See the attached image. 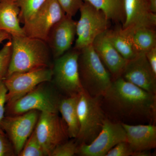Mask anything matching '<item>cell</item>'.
<instances>
[{
	"instance_id": "cell-2",
	"label": "cell",
	"mask_w": 156,
	"mask_h": 156,
	"mask_svg": "<svg viewBox=\"0 0 156 156\" xmlns=\"http://www.w3.org/2000/svg\"><path fill=\"white\" fill-rule=\"evenodd\" d=\"M11 40L12 55L6 77L15 73L50 67L52 54L47 42L25 35L11 37Z\"/></svg>"
},
{
	"instance_id": "cell-27",
	"label": "cell",
	"mask_w": 156,
	"mask_h": 156,
	"mask_svg": "<svg viewBox=\"0 0 156 156\" xmlns=\"http://www.w3.org/2000/svg\"><path fill=\"white\" fill-rule=\"evenodd\" d=\"M64 11L66 15L73 17L83 5V0H56Z\"/></svg>"
},
{
	"instance_id": "cell-15",
	"label": "cell",
	"mask_w": 156,
	"mask_h": 156,
	"mask_svg": "<svg viewBox=\"0 0 156 156\" xmlns=\"http://www.w3.org/2000/svg\"><path fill=\"white\" fill-rule=\"evenodd\" d=\"M107 30L95 38L92 46L110 74L113 81L121 77L128 60L123 58L112 44Z\"/></svg>"
},
{
	"instance_id": "cell-11",
	"label": "cell",
	"mask_w": 156,
	"mask_h": 156,
	"mask_svg": "<svg viewBox=\"0 0 156 156\" xmlns=\"http://www.w3.org/2000/svg\"><path fill=\"white\" fill-rule=\"evenodd\" d=\"M37 111L33 110L22 114L4 117L0 128L9 136L15 152L19 154L30 136L38 120Z\"/></svg>"
},
{
	"instance_id": "cell-1",
	"label": "cell",
	"mask_w": 156,
	"mask_h": 156,
	"mask_svg": "<svg viewBox=\"0 0 156 156\" xmlns=\"http://www.w3.org/2000/svg\"><path fill=\"white\" fill-rule=\"evenodd\" d=\"M99 98L107 118L112 122L128 125L156 124V95L122 77L113 80Z\"/></svg>"
},
{
	"instance_id": "cell-21",
	"label": "cell",
	"mask_w": 156,
	"mask_h": 156,
	"mask_svg": "<svg viewBox=\"0 0 156 156\" xmlns=\"http://www.w3.org/2000/svg\"><path fill=\"white\" fill-rule=\"evenodd\" d=\"M124 30L129 34L138 53H146L156 47V28L141 27Z\"/></svg>"
},
{
	"instance_id": "cell-6",
	"label": "cell",
	"mask_w": 156,
	"mask_h": 156,
	"mask_svg": "<svg viewBox=\"0 0 156 156\" xmlns=\"http://www.w3.org/2000/svg\"><path fill=\"white\" fill-rule=\"evenodd\" d=\"M80 50H69L56 58L53 69L57 87L67 96L79 95L83 91L79 75Z\"/></svg>"
},
{
	"instance_id": "cell-22",
	"label": "cell",
	"mask_w": 156,
	"mask_h": 156,
	"mask_svg": "<svg viewBox=\"0 0 156 156\" xmlns=\"http://www.w3.org/2000/svg\"><path fill=\"white\" fill-rule=\"evenodd\" d=\"M100 10L108 19L114 22L124 23L125 20L124 0H83Z\"/></svg>"
},
{
	"instance_id": "cell-7",
	"label": "cell",
	"mask_w": 156,
	"mask_h": 156,
	"mask_svg": "<svg viewBox=\"0 0 156 156\" xmlns=\"http://www.w3.org/2000/svg\"><path fill=\"white\" fill-rule=\"evenodd\" d=\"M66 15L56 0H46L33 17L23 24L25 35L46 42L53 26Z\"/></svg>"
},
{
	"instance_id": "cell-34",
	"label": "cell",
	"mask_w": 156,
	"mask_h": 156,
	"mask_svg": "<svg viewBox=\"0 0 156 156\" xmlns=\"http://www.w3.org/2000/svg\"><path fill=\"white\" fill-rule=\"evenodd\" d=\"M150 7L152 11L154 13H156V0H150Z\"/></svg>"
},
{
	"instance_id": "cell-9",
	"label": "cell",
	"mask_w": 156,
	"mask_h": 156,
	"mask_svg": "<svg viewBox=\"0 0 156 156\" xmlns=\"http://www.w3.org/2000/svg\"><path fill=\"white\" fill-rule=\"evenodd\" d=\"M53 76V69L45 67L8 76L3 80L8 90L6 102L10 103L19 99L40 84L51 80Z\"/></svg>"
},
{
	"instance_id": "cell-13",
	"label": "cell",
	"mask_w": 156,
	"mask_h": 156,
	"mask_svg": "<svg viewBox=\"0 0 156 156\" xmlns=\"http://www.w3.org/2000/svg\"><path fill=\"white\" fill-rule=\"evenodd\" d=\"M121 77L146 92L156 95V74L145 53H140L135 58L128 60Z\"/></svg>"
},
{
	"instance_id": "cell-4",
	"label": "cell",
	"mask_w": 156,
	"mask_h": 156,
	"mask_svg": "<svg viewBox=\"0 0 156 156\" xmlns=\"http://www.w3.org/2000/svg\"><path fill=\"white\" fill-rule=\"evenodd\" d=\"M77 113L80 130L77 141L79 145L89 144L100 133L107 118L99 97H92L83 90L79 95Z\"/></svg>"
},
{
	"instance_id": "cell-8",
	"label": "cell",
	"mask_w": 156,
	"mask_h": 156,
	"mask_svg": "<svg viewBox=\"0 0 156 156\" xmlns=\"http://www.w3.org/2000/svg\"><path fill=\"white\" fill-rule=\"evenodd\" d=\"M34 131L46 156L69 137L65 123L56 113L42 112Z\"/></svg>"
},
{
	"instance_id": "cell-12",
	"label": "cell",
	"mask_w": 156,
	"mask_h": 156,
	"mask_svg": "<svg viewBox=\"0 0 156 156\" xmlns=\"http://www.w3.org/2000/svg\"><path fill=\"white\" fill-rule=\"evenodd\" d=\"M37 88L19 99L8 103L9 114L20 115L33 110L57 113L60 100L47 89Z\"/></svg>"
},
{
	"instance_id": "cell-19",
	"label": "cell",
	"mask_w": 156,
	"mask_h": 156,
	"mask_svg": "<svg viewBox=\"0 0 156 156\" xmlns=\"http://www.w3.org/2000/svg\"><path fill=\"white\" fill-rule=\"evenodd\" d=\"M79 95L67 96L60 100L58 104V111L67 127L69 138H76L80 130L77 113Z\"/></svg>"
},
{
	"instance_id": "cell-23",
	"label": "cell",
	"mask_w": 156,
	"mask_h": 156,
	"mask_svg": "<svg viewBox=\"0 0 156 156\" xmlns=\"http://www.w3.org/2000/svg\"><path fill=\"white\" fill-rule=\"evenodd\" d=\"M20 9V23L24 24L32 18L46 0H16Z\"/></svg>"
},
{
	"instance_id": "cell-17",
	"label": "cell",
	"mask_w": 156,
	"mask_h": 156,
	"mask_svg": "<svg viewBox=\"0 0 156 156\" xmlns=\"http://www.w3.org/2000/svg\"><path fill=\"white\" fill-rule=\"evenodd\" d=\"M126 131L127 141L133 153L151 151L156 147V124H121Z\"/></svg>"
},
{
	"instance_id": "cell-20",
	"label": "cell",
	"mask_w": 156,
	"mask_h": 156,
	"mask_svg": "<svg viewBox=\"0 0 156 156\" xmlns=\"http://www.w3.org/2000/svg\"><path fill=\"white\" fill-rule=\"evenodd\" d=\"M107 34L115 49L126 60L133 59L140 53L134 47L129 34L122 27L114 30L108 29Z\"/></svg>"
},
{
	"instance_id": "cell-10",
	"label": "cell",
	"mask_w": 156,
	"mask_h": 156,
	"mask_svg": "<svg viewBox=\"0 0 156 156\" xmlns=\"http://www.w3.org/2000/svg\"><path fill=\"white\" fill-rule=\"evenodd\" d=\"M125 141H127V136L122 124L112 122L107 118L97 137L89 144L79 145L77 154L81 156H105L118 144Z\"/></svg>"
},
{
	"instance_id": "cell-18",
	"label": "cell",
	"mask_w": 156,
	"mask_h": 156,
	"mask_svg": "<svg viewBox=\"0 0 156 156\" xmlns=\"http://www.w3.org/2000/svg\"><path fill=\"white\" fill-rule=\"evenodd\" d=\"M19 7L16 0L0 1V30L5 31L11 37L25 35L20 26Z\"/></svg>"
},
{
	"instance_id": "cell-35",
	"label": "cell",
	"mask_w": 156,
	"mask_h": 156,
	"mask_svg": "<svg viewBox=\"0 0 156 156\" xmlns=\"http://www.w3.org/2000/svg\"><path fill=\"white\" fill-rule=\"evenodd\" d=\"M1 1V0H0V1Z\"/></svg>"
},
{
	"instance_id": "cell-26",
	"label": "cell",
	"mask_w": 156,
	"mask_h": 156,
	"mask_svg": "<svg viewBox=\"0 0 156 156\" xmlns=\"http://www.w3.org/2000/svg\"><path fill=\"white\" fill-rule=\"evenodd\" d=\"M78 144L74 140L66 141L57 146L53 151L52 156H73L77 154Z\"/></svg>"
},
{
	"instance_id": "cell-24",
	"label": "cell",
	"mask_w": 156,
	"mask_h": 156,
	"mask_svg": "<svg viewBox=\"0 0 156 156\" xmlns=\"http://www.w3.org/2000/svg\"><path fill=\"white\" fill-rule=\"evenodd\" d=\"M20 156H44V152L33 131L19 154Z\"/></svg>"
},
{
	"instance_id": "cell-3",
	"label": "cell",
	"mask_w": 156,
	"mask_h": 156,
	"mask_svg": "<svg viewBox=\"0 0 156 156\" xmlns=\"http://www.w3.org/2000/svg\"><path fill=\"white\" fill-rule=\"evenodd\" d=\"M78 65L84 91L92 97L103 95L111 85L112 79L92 45L80 50Z\"/></svg>"
},
{
	"instance_id": "cell-31",
	"label": "cell",
	"mask_w": 156,
	"mask_h": 156,
	"mask_svg": "<svg viewBox=\"0 0 156 156\" xmlns=\"http://www.w3.org/2000/svg\"><path fill=\"white\" fill-rule=\"evenodd\" d=\"M145 53L151 67L156 74V47L153 48Z\"/></svg>"
},
{
	"instance_id": "cell-33",
	"label": "cell",
	"mask_w": 156,
	"mask_h": 156,
	"mask_svg": "<svg viewBox=\"0 0 156 156\" xmlns=\"http://www.w3.org/2000/svg\"><path fill=\"white\" fill-rule=\"evenodd\" d=\"M151 151H142L134 152L132 156H151Z\"/></svg>"
},
{
	"instance_id": "cell-5",
	"label": "cell",
	"mask_w": 156,
	"mask_h": 156,
	"mask_svg": "<svg viewBox=\"0 0 156 156\" xmlns=\"http://www.w3.org/2000/svg\"><path fill=\"white\" fill-rule=\"evenodd\" d=\"M80 17L77 22V36L74 49L80 50L92 45L95 38L108 30L110 20L102 11L84 2L80 8Z\"/></svg>"
},
{
	"instance_id": "cell-16",
	"label": "cell",
	"mask_w": 156,
	"mask_h": 156,
	"mask_svg": "<svg viewBox=\"0 0 156 156\" xmlns=\"http://www.w3.org/2000/svg\"><path fill=\"white\" fill-rule=\"evenodd\" d=\"M124 10L123 29L141 27L156 28V14L151 10L150 0H124Z\"/></svg>"
},
{
	"instance_id": "cell-28",
	"label": "cell",
	"mask_w": 156,
	"mask_h": 156,
	"mask_svg": "<svg viewBox=\"0 0 156 156\" xmlns=\"http://www.w3.org/2000/svg\"><path fill=\"white\" fill-rule=\"evenodd\" d=\"M133 151L127 141L118 144L111 149L105 156H132Z\"/></svg>"
},
{
	"instance_id": "cell-30",
	"label": "cell",
	"mask_w": 156,
	"mask_h": 156,
	"mask_svg": "<svg viewBox=\"0 0 156 156\" xmlns=\"http://www.w3.org/2000/svg\"><path fill=\"white\" fill-rule=\"evenodd\" d=\"M7 90L3 80H0V123L4 117L5 104L6 102ZM0 131H2L0 128Z\"/></svg>"
},
{
	"instance_id": "cell-25",
	"label": "cell",
	"mask_w": 156,
	"mask_h": 156,
	"mask_svg": "<svg viewBox=\"0 0 156 156\" xmlns=\"http://www.w3.org/2000/svg\"><path fill=\"white\" fill-rule=\"evenodd\" d=\"M12 44L11 39L0 50V80L5 79L11 62Z\"/></svg>"
},
{
	"instance_id": "cell-14",
	"label": "cell",
	"mask_w": 156,
	"mask_h": 156,
	"mask_svg": "<svg viewBox=\"0 0 156 156\" xmlns=\"http://www.w3.org/2000/svg\"><path fill=\"white\" fill-rule=\"evenodd\" d=\"M76 23L72 17L66 15L51 29L46 42L55 59L71 48L76 35Z\"/></svg>"
},
{
	"instance_id": "cell-29",
	"label": "cell",
	"mask_w": 156,
	"mask_h": 156,
	"mask_svg": "<svg viewBox=\"0 0 156 156\" xmlns=\"http://www.w3.org/2000/svg\"><path fill=\"white\" fill-rule=\"evenodd\" d=\"M14 149L11 142L4 134L2 131H0V156H13Z\"/></svg>"
},
{
	"instance_id": "cell-32",
	"label": "cell",
	"mask_w": 156,
	"mask_h": 156,
	"mask_svg": "<svg viewBox=\"0 0 156 156\" xmlns=\"http://www.w3.org/2000/svg\"><path fill=\"white\" fill-rule=\"evenodd\" d=\"M11 36L5 31L0 30V44L6 40L11 39Z\"/></svg>"
}]
</instances>
